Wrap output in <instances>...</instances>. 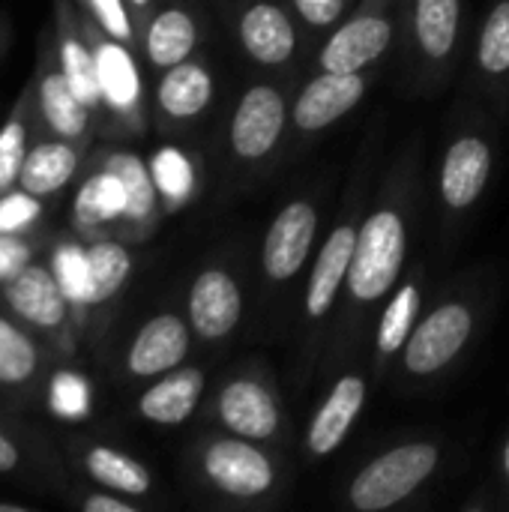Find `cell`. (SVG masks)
<instances>
[{"mask_svg":"<svg viewBox=\"0 0 509 512\" xmlns=\"http://www.w3.org/2000/svg\"><path fill=\"white\" fill-rule=\"evenodd\" d=\"M366 405V381L360 375H345L333 384L330 396L318 408V414L309 423V450L315 456H330L342 447L351 426L357 423L360 411Z\"/></svg>","mask_w":509,"mask_h":512,"instance_id":"cell-18","label":"cell"},{"mask_svg":"<svg viewBox=\"0 0 509 512\" xmlns=\"http://www.w3.org/2000/svg\"><path fill=\"white\" fill-rule=\"evenodd\" d=\"M87 258H90V306L84 315V327L93 324V318L111 303L117 300V294L126 288L129 276H132V252L111 237H93L87 240Z\"/></svg>","mask_w":509,"mask_h":512,"instance_id":"cell-25","label":"cell"},{"mask_svg":"<svg viewBox=\"0 0 509 512\" xmlns=\"http://www.w3.org/2000/svg\"><path fill=\"white\" fill-rule=\"evenodd\" d=\"M405 264V222L396 210L372 213L357 237L348 288L360 303L381 300L399 279Z\"/></svg>","mask_w":509,"mask_h":512,"instance_id":"cell-3","label":"cell"},{"mask_svg":"<svg viewBox=\"0 0 509 512\" xmlns=\"http://www.w3.org/2000/svg\"><path fill=\"white\" fill-rule=\"evenodd\" d=\"M84 147L87 144L57 138V135H48L39 129L24 156L18 186L45 201H54L75 183V177L84 165Z\"/></svg>","mask_w":509,"mask_h":512,"instance_id":"cell-12","label":"cell"},{"mask_svg":"<svg viewBox=\"0 0 509 512\" xmlns=\"http://www.w3.org/2000/svg\"><path fill=\"white\" fill-rule=\"evenodd\" d=\"M414 24L420 48L435 60L447 57L459 33V0H417Z\"/></svg>","mask_w":509,"mask_h":512,"instance_id":"cell-32","label":"cell"},{"mask_svg":"<svg viewBox=\"0 0 509 512\" xmlns=\"http://www.w3.org/2000/svg\"><path fill=\"white\" fill-rule=\"evenodd\" d=\"M36 132H39V123L33 111V87L27 84L18 102L12 105V111L6 114V120L0 123V192L18 186L21 165Z\"/></svg>","mask_w":509,"mask_h":512,"instance_id":"cell-31","label":"cell"},{"mask_svg":"<svg viewBox=\"0 0 509 512\" xmlns=\"http://www.w3.org/2000/svg\"><path fill=\"white\" fill-rule=\"evenodd\" d=\"M48 234H0V288L21 276L33 261H39L48 249Z\"/></svg>","mask_w":509,"mask_h":512,"instance_id":"cell-37","label":"cell"},{"mask_svg":"<svg viewBox=\"0 0 509 512\" xmlns=\"http://www.w3.org/2000/svg\"><path fill=\"white\" fill-rule=\"evenodd\" d=\"M204 375L198 369H171L138 396V417L153 426H180L198 408Z\"/></svg>","mask_w":509,"mask_h":512,"instance_id":"cell-21","label":"cell"},{"mask_svg":"<svg viewBox=\"0 0 509 512\" xmlns=\"http://www.w3.org/2000/svg\"><path fill=\"white\" fill-rule=\"evenodd\" d=\"M240 39H243V48L258 63H267V66L285 63L297 45L291 18L276 3L249 6L240 18Z\"/></svg>","mask_w":509,"mask_h":512,"instance_id":"cell-24","label":"cell"},{"mask_svg":"<svg viewBox=\"0 0 509 512\" xmlns=\"http://www.w3.org/2000/svg\"><path fill=\"white\" fill-rule=\"evenodd\" d=\"M357 237H360V231L354 225H339L327 237V243L315 261V270L309 276V288H306V315L309 318H324L333 309V300H336L342 282H348Z\"/></svg>","mask_w":509,"mask_h":512,"instance_id":"cell-22","label":"cell"},{"mask_svg":"<svg viewBox=\"0 0 509 512\" xmlns=\"http://www.w3.org/2000/svg\"><path fill=\"white\" fill-rule=\"evenodd\" d=\"M0 309L21 321L33 336H39L60 360L75 354L81 324L45 255L0 288Z\"/></svg>","mask_w":509,"mask_h":512,"instance_id":"cell-1","label":"cell"},{"mask_svg":"<svg viewBox=\"0 0 509 512\" xmlns=\"http://www.w3.org/2000/svg\"><path fill=\"white\" fill-rule=\"evenodd\" d=\"M0 512H33V504H21V501H0Z\"/></svg>","mask_w":509,"mask_h":512,"instance_id":"cell-42","label":"cell"},{"mask_svg":"<svg viewBox=\"0 0 509 512\" xmlns=\"http://www.w3.org/2000/svg\"><path fill=\"white\" fill-rule=\"evenodd\" d=\"M474 315L465 303H444L417 324L405 345V369L414 375H435L468 345Z\"/></svg>","mask_w":509,"mask_h":512,"instance_id":"cell-6","label":"cell"},{"mask_svg":"<svg viewBox=\"0 0 509 512\" xmlns=\"http://www.w3.org/2000/svg\"><path fill=\"white\" fill-rule=\"evenodd\" d=\"M240 315H243V297H240L237 282L225 270L210 267L192 282L189 327L201 339H207V342L225 339L240 324Z\"/></svg>","mask_w":509,"mask_h":512,"instance_id":"cell-15","label":"cell"},{"mask_svg":"<svg viewBox=\"0 0 509 512\" xmlns=\"http://www.w3.org/2000/svg\"><path fill=\"white\" fill-rule=\"evenodd\" d=\"M198 42L195 18L183 6H165L159 9L144 30V54L156 69L177 66L189 60Z\"/></svg>","mask_w":509,"mask_h":512,"instance_id":"cell-27","label":"cell"},{"mask_svg":"<svg viewBox=\"0 0 509 512\" xmlns=\"http://www.w3.org/2000/svg\"><path fill=\"white\" fill-rule=\"evenodd\" d=\"M51 201L12 186L0 192V234H36L45 231Z\"/></svg>","mask_w":509,"mask_h":512,"instance_id":"cell-35","label":"cell"},{"mask_svg":"<svg viewBox=\"0 0 509 512\" xmlns=\"http://www.w3.org/2000/svg\"><path fill=\"white\" fill-rule=\"evenodd\" d=\"M33 444L18 432V426L9 417H0V477H27L30 471H39Z\"/></svg>","mask_w":509,"mask_h":512,"instance_id":"cell-39","label":"cell"},{"mask_svg":"<svg viewBox=\"0 0 509 512\" xmlns=\"http://www.w3.org/2000/svg\"><path fill=\"white\" fill-rule=\"evenodd\" d=\"M438 468V447L402 444L369 462L351 483V504L360 512H381L411 498Z\"/></svg>","mask_w":509,"mask_h":512,"instance_id":"cell-2","label":"cell"},{"mask_svg":"<svg viewBox=\"0 0 509 512\" xmlns=\"http://www.w3.org/2000/svg\"><path fill=\"white\" fill-rule=\"evenodd\" d=\"M417 312H420V288L402 285L396 291V297L387 303L381 324H378V351L381 354H396L408 345Z\"/></svg>","mask_w":509,"mask_h":512,"instance_id":"cell-34","label":"cell"},{"mask_svg":"<svg viewBox=\"0 0 509 512\" xmlns=\"http://www.w3.org/2000/svg\"><path fill=\"white\" fill-rule=\"evenodd\" d=\"M48 30H51L57 63L69 87L93 114H99L102 90H99V72H96V51L84 30V18L78 15V6L72 0H54V24Z\"/></svg>","mask_w":509,"mask_h":512,"instance_id":"cell-8","label":"cell"},{"mask_svg":"<svg viewBox=\"0 0 509 512\" xmlns=\"http://www.w3.org/2000/svg\"><path fill=\"white\" fill-rule=\"evenodd\" d=\"M393 42V24L381 15H360L342 24L321 51L324 72H360Z\"/></svg>","mask_w":509,"mask_h":512,"instance_id":"cell-16","label":"cell"},{"mask_svg":"<svg viewBox=\"0 0 509 512\" xmlns=\"http://www.w3.org/2000/svg\"><path fill=\"white\" fill-rule=\"evenodd\" d=\"M150 3H153V0H129V6H132V9H147Z\"/></svg>","mask_w":509,"mask_h":512,"instance_id":"cell-43","label":"cell"},{"mask_svg":"<svg viewBox=\"0 0 509 512\" xmlns=\"http://www.w3.org/2000/svg\"><path fill=\"white\" fill-rule=\"evenodd\" d=\"M213 99V78L201 63H177L168 66L156 84V105L171 120L198 117Z\"/></svg>","mask_w":509,"mask_h":512,"instance_id":"cell-26","label":"cell"},{"mask_svg":"<svg viewBox=\"0 0 509 512\" xmlns=\"http://www.w3.org/2000/svg\"><path fill=\"white\" fill-rule=\"evenodd\" d=\"M33 87V111H36V123L42 132L57 135V138H69L78 144L90 141L96 114L78 99V93L69 87L57 54H54V42H51V30H45L42 42H39V57H36V69L30 78Z\"/></svg>","mask_w":509,"mask_h":512,"instance_id":"cell-5","label":"cell"},{"mask_svg":"<svg viewBox=\"0 0 509 512\" xmlns=\"http://www.w3.org/2000/svg\"><path fill=\"white\" fill-rule=\"evenodd\" d=\"M99 162L105 168H111L123 186H126V228H147L150 219L156 216V183L150 174V162H144L138 153L132 150H105L99 156Z\"/></svg>","mask_w":509,"mask_h":512,"instance_id":"cell-29","label":"cell"},{"mask_svg":"<svg viewBox=\"0 0 509 512\" xmlns=\"http://www.w3.org/2000/svg\"><path fill=\"white\" fill-rule=\"evenodd\" d=\"M219 417L237 438L249 441H267L279 429L273 396L249 378L225 384V390L219 393Z\"/></svg>","mask_w":509,"mask_h":512,"instance_id":"cell-20","label":"cell"},{"mask_svg":"<svg viewBox=\"0 0 509 512\" xmlns=\"http://www.w3.org/2000/svg\"><path fill=\"white\" fill-rule=\"evenodd\" d=\"M285 129V99L279 90L258 84L246 90L231 117V147L243 159L267 156Z\"/></svg>","mask_w":509,"mask_h":512,"instance_id":"cell-14","label":"cell"},{"mask_svg":"<svg viewBox=\"0 0 509 512\" xmlns=\"http://www.w3.org/2000/svg\"><path fill=\"white\" fill-rule=\"evenodd\" d=\"M294 6L312 27H327L345 12V0H294Z\"/></svg>","mask_w":509,"mask_h":512,"instance_id":"cell-41","label":"cell"},{"mask_svg":"<svg viewBox=\"0 0 509 512\" xmlns=\"http://www.w3.org/2000/svg\"><path fill=\"white\" fill-rule=\"evenodd\" d=\"M78 468L84 471L87 480L96 486L126 495V498H144L153 489V477L147 465H141L135 456L108 447V444H87L78 453Z\"/></svg>","mask_w":509,"mask_h":512,"instance_id":"cell-23","label":"cell"},{"mask_svg":"<svg viewBox=\"0 0 509 512\" xmlns=\"http://www.w3.org/2000/svg\"><path fill=\"white\" fill-rule=\"evenodd\" d=\"M39 405L60 423H84L93 414V384L81 369L57 360L45 378Z\"/></svg>","mask_w":509,"mask_h":512,"instance_id":"cell-30","label":"cell"},{"mask_svg":"<svg viewBox=\"0 0 509 512\" xmlns=\"http://www.w3.org/2000/svg\"><path fill=\"white\" fill-rule=\"evenodd\" d=\"M204 474L219 492L234 498H258L273 486V465L249 438L213 441L204 453Z\"/></svg>","mask_w":509,"mask_h":512,"instance_id":"cell-9","label":"cell"},{"mask_svg":"<svg viewBox=\"0 0 509 512\" xmlns=\"http://www.w3.org/2000/svg\"><path fill=\"white\" fill-rule=\"evenodd\" d=\"M78 9L111 39L132 45L135 42V21L129 0H78Z\"/></svg>","mask_w":509,"mask_h":512,"instance_id":"cell-38","label":"cell"},{"mask_svg":"<svg viewBox=\"0 0 509 512\" xmlns=\"http://www.w3.org/2000/svg\"><path fill=\"white\" fill-rule=\"evenodd\" d=\"M492 174V150L483 138L465 135L450 144L444 165H441V195L450 207L462 210L471 207Z\"/></svg>","mask_w":509,"mask_h":512,"instance_id":"cell-19","label":"cell"},{"mask_svg":"<svg viewBox=\"0 0 509 512\" xmlns=\"http://www.w3.org/2000/svg\"><path fill=\"white\" fill-rule=\"evenodd\" d=\"M366 93V81L360 72H324L312 78L297 105H294V120L300 129H324L345 117Z\"/></svg>","mask_w":509,"mask_h":512,"instance_id":"cell-17","label":"cell"},{"mask_svg":"<svg viewBox=\"0 0 509 512\" xmlns=\"http://www.w3.org/2000/svg\"><path fill=\"white\" fill-rule=\"evenodd\" d=\"M315 231H318V213L309 201H291L270 225L267 237H264V270L270 279L276 282H288L294 279L315 243Z\"/></svg>","mask_w":509,"mask_h":512,"instance_id":"cell-11","label":"cell"},{"mask_svg":"<svg viewBox=\"0 0 509 512\" xmlns=\"http://www.w3.org/2000/svg\"><path fill=\"white\" fill-rule=\"evenodd\" d=\"M3 42H6V21L0 18V48H3Z\"/></svg>","mask_w":509,"mask_h":512,"instance_id":"cell-45","label":"cell"},{"mask_svg":"<svg viewBox=\"0 0 509 512\" xmlns=\"http://www.w3.org/2000/svg\"><path fill=\"white\" fill-rule=\"evenodd\" d=\"M45 261L51 267V273L57 276L63 294L69 297L78 324L84 327V315L90 306V258H87V240L72 234H60L54 240H48L45 249Z\"/></svg>","mask_w":509,"mask_h":512,"instance_id":"cell-28","label":"cell"},{"mask_svg":"<svg viewBox=\"0 0 509 512\" xmlns=\"http://www.w3.org/2000/svg\"><path fill=\"white\" fill-rule=\"evenodd\" d=\"M189 354V324L171 312L153 315L138 327L126 348V372L132 378H159L177 369Z\"/></svg>","mask_w":509,"mask_h":512,"instance_id":"cell-13","label":"cell"},{"mask_svg":"<svg viewBox=\"0 0 509 512\" xmlns=\"http://www.w3.org/2000/svg\"><path fill=\"white\" fill-rule=\"evenodd\" d=\"M504 474H507V480H509V441H507V447H504Z\"/></svg>","mask_w":509,"mask_h":512,"instance_id":"cell-44","label":"cell"},{"mask_svg":"<svg viewBox=\"0 0 509 512\" xmlns=\"http://www.w3.org/2000/svg\"><path fill=\"white\" fill-rule=\"evenodd\" d=\"M60 357L33 336L21 321L0 309V405L33 408L42 402V387Z\"/></svg>","mask_w":509,"mask_h":512,"instance_id":"cell-4","label":"cell"},{"mask_svg":"<svg viewBox=\"0 0 509 512\" xmlns=\"http://www.w3.org/2000/svg\"><path fill=\"white\" fill-rule=\"evenodd\" d=\"M150 174H153L159 198L168 207H180L183 201H189L195 189V168H192V159L180 147H159L150 156Z\"/></svg>","mask_w":509,"mask_h":512,"instance_id":"cell-33","label":"cell"},{"mask_svg":"<svg viewBox=\"0 0 509 512\" xmlns=\"http://www.w3.org/2000/svg\"><path fill=\"white\" fill-rule=\"evenodd\" d=\"M78 507L84 512H138V504L126 495L108 492V489H93L78 498Z\"/></svg>","mask_w":509,"mask_h":512,"instance_id":"cell-40","label":"cell"},{"mask_svg":"<svg viewBox=\"0 0 509 512\" xmlns=\"http://www.w3.org/2000/svg\"><path fill=\"white\" fill-rule=\"evenodd\" d=\"M123 222H126V186L111 168L96 162V168H90L72 192L69 225L78 237L93 240V237H105L108 228Z\"/></svg>","mask_w":509,"mask_h":512,"instance_id":"cell-10","label":"cell"},{"mask_svg":"<svg viewBox=\"0 0 509 512\" xmlns=\"http://www.w3.org/2000/svg\"><path fill=\"white\" fill-rule=\"evenodd\" d=\"M84 30L96 51V72H99V90H102V111L135 123L141 117V99L144 84L138 72V60L129 51L126 42H117L105 36L90 18H84Z\"/></svg>","mask_w":509,"mask_h":512,"instance_id":"cell-7","label":"cell"},{"mask_svg":"<svg viewBox=\"0 0 509 512\" xmlns=\"http://www.w3.org/2000/svg\"><path fill=\"white\" fill-rule=\"evenodd\" d=\"M477 60L489 75L509 72V0H501L483 24Z\"/></svg>","mask_w":509,"mask_h":512,"instance_id":"cell-36","label":"cell"}]
</instances>
